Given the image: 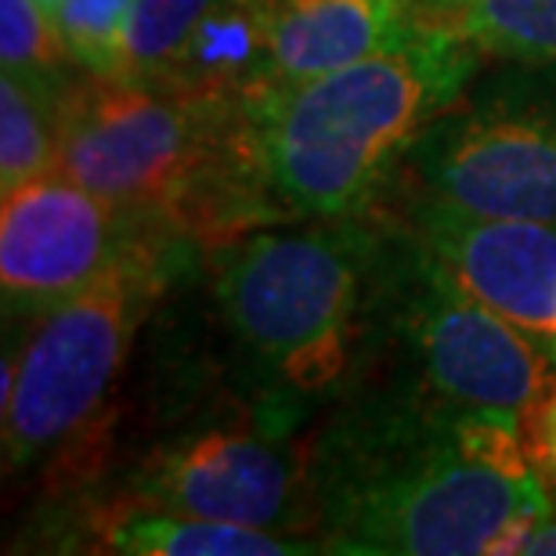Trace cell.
Instances as JSON below:
<instances>
[{
    "mask_svg": "<svg viewBox=\"0 0 556 556\" xmlns=\"http://www.w3.org/2000/svg\"><path fill=\"white\" fill-rule=\"evenodd\" d=\"M455 29L484 59L556 62V0H466Z\"/></svg>",
    "mask_w": 556,
    "mask_h": 556,
    "instance_id": "obj_14",
    "label": "cell"
},
{
    "mask_svg": "<svg viewBox=\"0 0 556 556\" xmlns=\"http://www.w3.org/2000/svg\"><path fill=\"white\" fill-rule=\"evenodd\" d=\"M484 70V51L444 22L391 51L253 98V135L275 220L372 214L413 144Z\"/></svg>",
    "mask_w": 556,
    "mask_h": 556,
    "instance_id": "obj_3",
    "label": "cell"
},
{
    "mask_svg": "<svg viewBox=\"0 0 556 556\" xmlns=\"http://www.w3.org/2000/svg\"><path fill=\"white\" fill-rule=\"evenodd\" d=\"M166 239L188 236L87 192L59 170L11 188L0 210L4 326H33L43 311Z\"/></svg>",
    "mask_w": 556,
    "mask_h": 556,
    "instance_id": "obj_9",
    "label": "cell"
},
{
    "mask_svg": "<svg viewBox=\"0 0 556 556\" xmlns=\"http://www.w3.org/2000/svg\"><path fill=\"white\" fill-rule=\"evenodd\" d=\"M315 539L337 556L509 553L553 517L528 416L477 413L369 372L307 441Z\"/></svg>",
    "mask_w": 556,
    "mask_h": 556,
    "instance_id": "obj_1",
    "label": "cell"
},
{
    "mask_svg": "<svg viewBox=\"0 0 556 556\" xmlns=\"http://www.w3.org/2000/svg\"><path fill=\"white\" fill-rule=\"evenodd\" d=\"M376 214L278 220L210 247V293L236 391L296 430L369 369Z\"/></svg>",
    "mask_w": 556,
    "mask_h": 556,
    "instance_id": "obj_2",
    "label": "cell"
},
{
    "mask_svg": "<svg viewBox=\"0 0 556 556\" xmlns=\"http://www.w3.org/2000/svg\"><path fill=\"white\" fill-rule=\"evenodd\" d=\"M528 441L531 455H535L539 477L546 484L556 514V383L542 394V402L528 413Z\"/></svg>",
    "mask_w": 556,
    "mask_h": 556,
    "instance_id": "obj_18",
    "label": "cell"
},
{
    "mask_svg": "<svg viewBox=\"0 0 556 556\" xmlns=\"http://www.w3.org/2000/svg\"><path fill=\"white\" fill-rule=\"evenodd\" d=\"M397 185L556 225V62L498 59L422 130Z\"/></svg>",
    "mask_w": 556,
    "mask_h": 556,
    "instance_id": "obj_7",
    "label": "cell"
},
{
    "mask_svg": "<svg viewBox=\"0 0 556 556\" xmlns=\"http://www.w3.org/2000/svg\"><path fill=\"white\" fill-rule=\"evenodd\" d=\"M383 217L397 220L444 268L484 300L495 315L514 321L549 354L556 321V225L528 217H495L452 199L391 185Z\"/></svg>",
    "mask_w": 556,
    "mask_h": 556,
    "instance_id": "obj_10",
    "label": "cell"
},
{
    "mask_svg": "<svg viewBox=\"0 0 556 556\" xmlns=\"http://www.w3.org/2000/svg\"><path fill=\"white\" fill-rule=\"evenodd\" d=\"M380 220L369 372L477 413L528 416L553 387V362L514 321L477 300L397 220Z\"/></svg>",
    "mask_w": 556,
    "mask_h": 556,
    "instance_id": "obj_6",
    "label": "cell"
},
{
    "mask_svg": "<svg viewBox=\"0 0 556 556\" xmlns=\"http://www.w3.org/2000/svg\"><path fill=\"white\" fill-rule=\"evenodd\" d=\"M76 76L65 80H26L0 76V188L11 192L59 170L62 98Z\"/></svg>",
    "mask_w": 556,
    "mask_h": 556,
    "instance_id": "obj_13",
    "label": "cell"
},
{
    "mask_svg": "<svg viewBox=\"0 0 556 556\" xmlns=\"http://www.w3.org/2000/svg\"><path fill=\"white\" fill-rule=\"evenodd\" d=\"M54 528L37 531L40 549L59 553H119V556H315L326 553L318 539L286 535L177 514L141 498L102 495L87 503H70L51 514Z\"/></svg>",
    "mask_w": 556,
    "mask_h": 556,
    "instance_id": "obj_11",
    "label": "cell"
},
{
    "mask_svg": "<svg viewBox=\"0 0 556 556\" xmlns=\"http://www.w3.org/2000/svg\"><path fill=\"white\" fill-rule=\"evenodd\" d=\"M37 4H40V8H48V11H51V15H54V8H59V4H62V0H37Z\"/></svg>",
    "mask_w": 556,
    "mask_h": 556,
    "instance_id": "obj_22",
    "label": "cell"
},
{
    "mask_svg": "<svg viewBox=\"0 0 556 556\" xmlns=\"http://www.w3.org/2000/svg\"><path fill=\"white\" fill-rule=\"evenodd\" d=\"M509 553H535V556H556V514L525 528Z\"/></svg>",
    "mask_w": 556,
    "mask_h": 556,
    "instance_id": "obj_19",
    "label": "cell"
},
{
    "mask_svg": "<svg viewBox=\"0 0 556 556\" xmlns=\"http://www.w3.org/2000/svg\"><path fill=\"white\" fill-rule=\"evenodd\" d=\"M217 0H135L116 80L160 84Z\"/></svg>",
    "mask_w": 556,
    "mask_h": 556,
    "instance_id": "obj_15",
    "label": "cell"
},
{
    "mask_svg": "<svg viewBox=\"0 0 556 556\" xmlns=\"http://www.w3.org/2000/svg\"><path fill=\"white\" fill-rule=\"evenodd\" d=\"M416 15L422 22H444V26H455L459 11L466 8V0H413Z\"/></svg>",
    "mask_w": 556,
    "mask_h": 556,
    "instance_id": "obj_20",
    "label": "cell"
},
{
    "mask_svg": "<svg viewBox=\"0 0 556 556\" xmlns=\"http://www.w3.org/2000/svg\"><path fill=\"white\" fill-rule=\"evenodd\" d=\"M59 174L206 250L278 225L257 166L253 98L76 76L62 98Z\"/></svg>",
    "mask_w": 556,
    "mask_h": 556,
    "instance_id": "obj_4",
    "label": "cell"
},
{
    "mask_svg": "<svg viewBox=\"0 0 556 556\" xmlns=\"http://www.w3.org/2000/svg\"><path fill=\"white\" fill-rule=\"evenodd\" d=\"M192 239H166L124 261L8 337L4 473L40 470L73 452L113 397L141 326L185 271Z\"/></svg>",
    "mask_w": 556,
    "mask_h": 556,
    "instance_id": "obj_5",
    "label": "cell"
},
{
    "mask_svg": "<svg viewBox=\"0 0 556 556\" xmlns=\"http://www.w3.org/2000/svg\"><path fill=\"white\" fill-rule=\"evenodd\" d=\"M73 54L37 0H0V65L26 80H65Z\"/></svg>",
    "mask_w": 556,
    "mask_h": 556,
    "instance_id": "obj_16",
    "label": "cell"
},
{
    "mask_svg": "<svg viewBox=\"0 0 556 556\" xmlns=\"http://www.w3.org/2000/svg\"><path fill=\"white\" fill-rule=\"evenodd\" d=\"M549 362L556 365V321H553V337H549Z\"/></svg>",
    "mask_w": 556,
    "mask_h": 556,
    "instance_id": "obj_21",
    "label": "cell"
},
{
    "mask_svg": "<svg viewBox=\"0 0 556 556\" xmlns=\"http://www.w3.org/2000/svg\"><path fill=\"white\" fill-rule=\"evenodd\" d=\"M113 495L231 525L315 539L307 444L239 391L188 413L124 473Z\"/></svg>",
    "mask_w": 556,
    "mask_h": 556,
    "instance_id": "obj_8",
    "label": "cell"
},
{
    "mask_svg": "<svg viewBox=\"0 0 556 556\" xmlns=\"http://www.w3.org/2000/svg\"><path fill=\"white\" fill-rule=\"evenodd\" d=\"M268 91L391 51L422 26L413 0H264Z\"/></svg>",
    "mask_w": 556,
    "mask_h": 556,
    "instance_id": "obj_12",
    "label": "cell"
},
{
    "mask_svg": "<svg viewBox=\"0 0 556 556\" xmlns=\"http://www.w3.org/2000/svg\"><path fill=\"white\" fill-rule=\"evenodd\" d=\"M130 4L135 0H62L54 8V26L84 73L119 76Z\"/></svg>",
    "mask_w": 556,
    "mask_h": 556,
    "instance_id": "obj_17",
    "label": "cell"
}]
</instances>
